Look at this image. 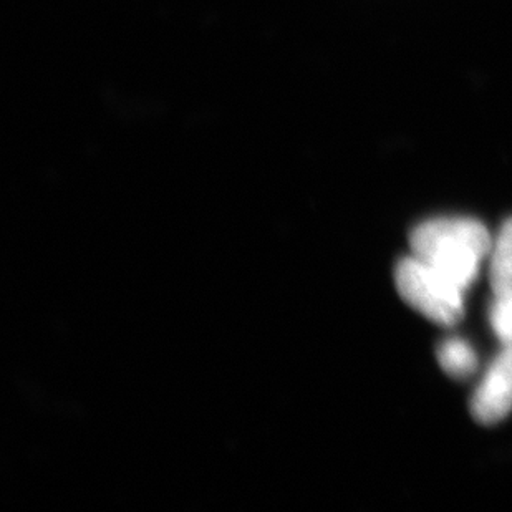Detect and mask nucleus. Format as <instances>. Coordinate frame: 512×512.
<instances>
[{
	"label": "nucleus",
	"instance_id": "obj_4",
	"mask_svg": "<svg viewBox=\"0 0 512 512\" xmlns=\"http://www.w3.org/2000/svg\"><path fill=\"white\" fill-rule=\"evenodd\" d=\"M489 282L494 297H512V218L499 229L491 249Z\"/></svg>",
	"mask_w": 512,
	"mask_h": 512
},
{
	"label": "nucleus",
	"instance_id": "obj_1",
	"mask_svg": "<svg viewBox=\"0 0 512 512\" xmlns=\"http://www.w3.org/2000/svg\"><path fill=\"white\" fill-rule=\"evenodd\" d=\"M493 239L483 223L471 218H438L416 226L410 234L411 252L441 276L466 290L479 274Z\"/></svg>",
	"mask_w": 512,
	"mask_h": 512
},
{
	"label": "nucleus",
	"instance_id": "obj_5",
	"mask_svg": "<svg viewBox=\"0 0 512 512\" xmlns=\"http://www.w3.org/2000/svg\"><path fill=\"white\" fill-rule=\"evenodd\" d=\"M441 368L456 380L473 377L478 370V357L473 347L463 339H448L436 350Z\"/></svg>",
	"mask_w": 512,
	"mask_h": 512
},
{
	"label": "nucleus",
	"instance_id": "obj_2",
	"mask_svg": "<svg viewBox=\"0 0 512 512\" xmlns=\"http://www.w3.org/2000/svg\"><path fill=\"white\" fill-rule=\"evenodd\" d=\"M395 285L401 299L431 322L451 327L463 319L464 290L415 256L398 262Z\"/></svg>",
	"mask_w": 512,
	"mask_h": 512
},
{
	"label": "nucleus",
	"instance_id": "obj_6",
	"mask_svg": "<svg viewBox=\"0 0 512 512\" xmlns=\"http://www.w3.org/2000/svg\"><path fill=\"white\" fill-rule=\"evenodd\" d=\"M489 320L504 347H512V297H496L489 310Z\"/></svg>",
	"mask_w": 512,
	"mask_h": 512
},
{
	"label": "nucleus",
	"instance_id": "obj_3",
	"mask_svg": "<svg viewBox=\"0 0 512 512\" xmlns=\"http://www.w3.org/2000/svg\"><path fill=\"white\" fill-rule=\"evenodd\" d=\"M471 415L479 425H498L512 411V347H504L489 365L471 398Z\"/></svg>",
	"mask_w": 512,
	"mask_h": 512
}]
</instances>
